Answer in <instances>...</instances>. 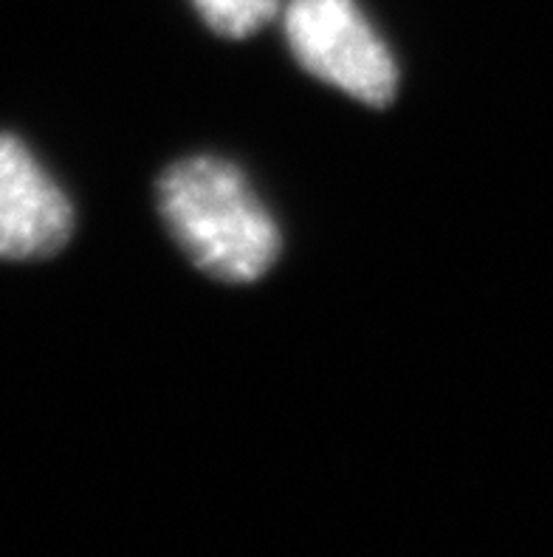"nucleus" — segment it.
Returning <instances> with one entry per match:
<instances>
[{"label": "nucleus", "mask_w": 553, "mask_h": 557, "mask_svg": "<svg viewBox=\"0 0 553 557\" xmlns=\"http://www.w3.org/2000/svg\"><path fill=\"white\" fill-rule=\"evenodd\" d=\"M155 198L167 233L203 275L243 286L280 258V226L229 159L184 156L159 176Z\"/></svg>", "instance_id": "nucleus-1"}, {"label": "nucleus", "mask_w": 553, "mask_h": 557, "mask_svg": "<svg viewBox=\"0 0 553 557\" xmlns=\"http://www.w3.org/2000/svg\"><path fill=\"white\" fill-rule=\"evenodd\" d=\"M286 40L319 83L385 111L399 94V63L356 0H291Z\"/></svg>", "instance_id": "nucleus-2"}, {"label": "nucleus", "mask_w": 553, "mask_h": 557, "mask_svg": "<svg viewBox=\"0 0 553 557\" xmlns=\"http://www.w3.org/2000/svg\"><path fill=\"white\" fill-rule=\"evenodd\" d=\"M71 235V198L26 141L0 134V261H46Z\"/></svg>", "instance_id": "nucleus-3"}, {"label": "nucleus", "mask_w": 553, "mask_h": 557, "mask_svg": "<svg viewBox=\"0 0 553 557\" xmlns=\"http://www.w3.org/2000/svg\"><path fill=\"white\" fill-rule=\"evenodd\" d=\"M201 21L226 40H246L274 21L280 0H192Z\"/></svg>", "instance_id": "nucleus-4"}]
</instances>
